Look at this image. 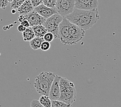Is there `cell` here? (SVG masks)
Segmentation results:
<instances>
[{
    "label": "cell",
    "mask_w": 121,
    "mask_h": 107,
    "mask_svg": "<svg viewBox=\"0 0 121 107\" xmlns=\"http://www.w3.org/2000/svg\"><path fill=\"white\" fill-rule=\"evenodd\" d=\"M18 21L20 22V24L26 27V28L29 27H31L29 21L27 20V19L26 18L24 15H20L19 16L18 19Z\"/></svg>",
    "instance_id": "ac0fdd59"
},
{
    "label": "cell",
    "mask_w": 121,
    "mask_h": 107,
    "mask_svg": "<svg viewBox=\"0 0 121 107\" xmlns=\"http://www.w3.org/2000/svg\"><path fill=\"white\" fill-rule=\"evenodd\" d=\"M85 31L80 28L76 25L70 22L69 34L66 42V45L76 44L83 39Z\"/></svg>",
    "instance_id": "8992f818"
},
{
    "label": "cell",
    "mask_w": 121,
    "mask_h": 107,
    "mask_svg": "<svg viewBox=\"0 0 121 107\" xmlns=\"http://www.w3.org/2000/svg\"><path fill=\"white\" fill-rule=\"evenodd\" d=\"M32 28L35 33L36 37L43 38L44 35L48 32L46 27L43 25H38L32 26Z\"/></svg>",
    "instance_id": "5bb4252c"
},
{
    "label": "cell",
    "mask_w": 121,
    "mask_h": 107,
    "mask_svg": "<svg viewBox=\"0 0 121 107\" xmlns=\"http://www.w3.org/2000/svg\"><path fill=\"white\" fill-rule=\"evenodd\" d=\"M43 38L45 41L51 42V41L53 40V39H54V35L52 34V33L50 32H47L45 35H44Z\"/></svg>",
    "instance_id": "44dd1931"
},
{
    "label": "cell",
    "mask_w": 121,
    "mask_h": 107,
    "mask_svg": "<svg viewBox=\"0 0 121 107\" xmlns=\"http://www.w3.org/2000/svg\"><path fill=\"white\" fill-rule=\"evenodd\" d=\"M34 7L33 6L31 0H26L17 9L19 15H26L33 12Z\"/></svg>",
    "instance_id": "7c38bea8"
},
{
    "label": "cell",
    "mask_w": 121,
    "mask_h": 107,
    "mask_svg": "<svg viewBox=\"0 0 121 107\" xmlns=\"http://www.w3.org/2000/svg\"><path fill=\"white\" fill-rule=\"evenodd\" d=\"M34 10L43 17L47 19L56 13H57L56 8H52L45 6L43 4L34 8Z\"/></svg>",
    "instance_id": "8fae6325"
},
{
    "label": "cell",
    "mask_w": 121,
    "mask_h": 107,
    "mask_svg": "<svg viewBox=\"0 0 121 107\" xmlns=\"http://www.w3.org/2000/svg\"><path fill=\"white\" fill-rule=\"evenodd\" d=\"M31 1L34 8L43 4V0H31Z\"/></svg>",
    "instance_id": "d4e9b609"
},
{
    "label": "cell",
    "mask_w": 121,
    "mask_h": 107,
    "mask_svg": "<svg viewBox=\"0 0 121 107\" xmlns=\"http://www.w3.org/2000/svg\"><path fill=\"white\" fill-rule=\"evenodd\" d=\"M26 0H13L10 3V7L12 9H17Z\"/></svg>",
    "instance_id": "d6986e66"
},
{
    "label": "cell",
    "mask_w": 121,
    "mask_h": 107,
    "mask_svg": "<svg viewBox=\"0 0 121 107\" xmlns=\"http://www.w3.org/2000/svg\"><path fill=\"white\" fill-rule=\"evenodd\" d=\"M11 12H12V13H13V14H15V13H16V9H12V11H11Z\"/></svg>",
    "instance_id": "4316f807"
},
{
    "label": "cell",
    "mask_w": 121,
    "mask_h": 107,
    "mask_svg": "<svg viewBox=\"0 0 121 107\" xmlns=\"http://www.w3.org/2000/svg\"><path fill=\"white\" fill-rule=\"evenodd\" d=\"M22 35L23 41L25 42H30L36 37L32 27L26 28V31L22 32Z\"/></svg>",
    "instance_id": "4fadbf2b"
},
{
    "label": "cell",
    "mask_w": 121,
    "mask_h": 107,
    "mask_svg": "<svg viewBox=\"0 0 121 107\" xmlns=\"http://www.w3.org/2000/svg\"><path fill=\"white\" fill-rule=\"evenodd\" d=\"M9 5V1L7 0H0V8L5 9Z\"/></svg>",
    "instance_id": "cb8c5ba5"
},
{
    "label": "cell",
    "mask_w": 121,
    "mask_h": 107,
    "mask_svg": "<svg viewBox=\"0 0 121 107\" xmlns=\"http://www.w3.org/2000/svg\"><path fill=\"white\" fill-rule=\"evenodd\" d=\"M98 0H75V8L91 10L97 9Z\"/></svg>",
    "instance_id": "ba28073f"
},
{
    "label": "cell",
    "mask_w": 121,
    "mask_h": 107,
    "mask_svg": "<svg viewBox=\"0 0 121 107\" xmlns=\"http://www.w3.org/2000/svg\"><path fill=\"white\" fill-rule=\"evenodd\" d=\"M17 29H18V31L19 32L22 33L26 31V27H25L24 26H23V25H22L20 24V25H19V26H18Z\"/></svg>",
    "instance_id": "484cf974"
},
{
    "label": "cell",
    "mask_w": 121,
    "mask_h": 107,
    "mask_svg": "<svg viewBox=\"0 0 121 107\" xmlns=\"http://www.w3.org/2000/svg\"><path fill=\"white\" fill-rule=\"evenodd\" d=\"M65 18L71 23L86 31L97 22L100 16L97 9L87 10L75 8L72 13L66 16Z\"/></svg>",
    "instance_id": "6da1fadb"
},
{
    "label": "cell",
    "mask_w": 121,
    "mask_h": 107,
    "mask_svg": "<svg viewBox=\"0 0 121 107\" xmlns=\"http://www.w3.org/2000/svg\"><path fill=\"white\" fill-rule=\"evenodd\" d=\"M64 18L59 13H56L47 19L45 22L43 24L48 32H51L54 35V39L57 38L59 39V26Z\"/></svg>",
    "instance_id": "277c9868"
},
{
    "label": "cell",
    "mask_w": 121,
    "mask_h": 107,
    "mask_svg": "<svg viewBox=\"0 0 121 107\" xmlns=\"http://www.w3.org/2000/svg\"><path fill=\"white\" fill-rule=\"evenodd\" d=\"M57 0H43V4L48 7L56 8Z\"/></svg>",
    "instance_id": "ffe728a7"
},
{
    "label": "cell",
    "mask_w": 121,
    "mask_h": 107,
    "mask_svg": "<svg viewBox=\"0 0 121 107\" xmlns=\"http://www.w3.org/2000/svg\"><path fill=\"white\" fill-rule=\"evenodd\" d=\"M38 100L43 107H52V100L48 95H41Z\"/></svg>",
    "instance_id": "2e32d148"
},
{
    "label": "cell",
    "mask_w": 121,
    "mask_h": 107,
    "mask_svg": "<svg viewBox=\"0 0 121 107\" xmlns=\"http://www.w3.org/2000/svg\"><path fill=\"white\" fill-rule=\"evenodd\" d=\"M60 95L59 100L72 105L76 99V90L73 82L61 77L60 80Z\"/></svg>",
    "instance_id": "3957f363"
},
{
    "label": "cell",
    "mask_w": 121,
    "mask_h": 107,
    "mask_svg": "<svg viewBox=\"0 0 121 107\" xmlns=\"http://www.w3.org/2000/svg\"><path fill=\"white\" fill-rule=\"evenodd\" d=\"M24 16L29 21L31 27L38 25H43L47 19L38 14L34 10L27 14L24 15Z\"/></svg>",
    "instance_id": "30bf717a"
},
{
    "label": "cell",
    "mask_w": 121,
    "mask_h": 107,
    "mask_svg": "<svg viewBox=\"0 0 121 107\" xmlns=\"http://www.w3.org/2000/svg\"><path fill=\"white\" fill-rule=\"evenodd\" d=\"M61 76L56 75L52 84L51 87L49 92V96L52 100H58L60 95V80Z\"/></svg>",
    "instance_id": "9c48e42d"
},
{
    "label": "cell",
    "mask_w": 121,
    "mask_h": 107,
    "mask_svg": "<svg viewBox=\"0 0 121 107\" xmlns=\"http://www.w3.org/2000/svg\"><path fill=\"white\" fill-rule=\"evenodd\" d=\"M45 41L43 38L35 37L33 39L30 41V46L33 50H37L40 48L41 45Z\"/></svg>",
    "instance_id": "9a60e30c"
},
{
    "label": "cell",
    "mask_w": 121,
    "mask_h": 107,
    "mask_svg": "<svg viewBox=\"0 0 121 107\" xmlns=\"http://www.w3.org/2000/svg\"><path fill=\"white\" fill-rule=\"evenodd\" d=\"M56 9L63 17L72 13L75 9V0H57Z\"/></svg>",
    "instance_id": "5b68a950"
},
{
    "label": "cell",
    "mask_w": 121,
    "mask_h": 107,
    "mask_svg": "<svg viewBox=\"0 0 121 107\" xmlns=\"http://www.w3.org/2000/svg\"><path fill=\"white\" fill-rule=\"evenodd\" d=\"M8 1H9V3H11V2H12L13 0H7Z\"/></svg>",
    "instance_id": "83f0119b"
},
{
    "label": "cell",
    "mask_w": 121,
    "mask_h": 107,
    "mask_svg": "<svg viewBox=\"0 0 121 107\" xmlns=\"http://www.w3.org/2000/svg\"><path fill=\"white\" fill-rule=\"evenodd\" d=\"M51 107H71V105L59 100H52Z\"/></svg>",
    "instance_id": "e0dca14e"
},
{
    "label": "cell",
    "mask_w": 121,
    "mask_h": 107,
    "mask_svg": "<svg viewBox=\"0 0 121 107\" xmlns=\"http://www.w3.org/2000/svg\"><path fill=\"white\" fill-rule=\"evenodd\" d=\"M30 107H43L42 104L40 103L39 100L34 99V100H33L31 102Z\"/></svg>",
    "instance_id": "603a6c76"
},
{
    "label": "cell",
    "mask_w": 121,
    "mask_h": 107,
    "mask_svg": "<svg viewBox=\"0 0 121 107\" xmlns=\"http://www.w3.org/2000/svg\"><path fill=\"white\" fill-rule=\"evenodd\" d=\"M56 74L52 72H43L36 77L34 87L41 95H49V92Z\"/></svg>",
    "instance_id": "7a4b0ae2"
},
{
    "label": "cell",
    "mask_w": 121,
    "mask_h": 107,
    "mask_svg": "<svg viewBox=\"0 0 121 107\" xmlns=\"http://www.w3.org/2000/svg\"><path fill=\"white\" fill-rule=\"evenodd\" d=\"M50 46H51L50 42L44 41L42 43V45H41L40 49L41 50L43 51H48L49 49H50Z\"/></svg>",
    "instance_id": "7402d4cb"
},
{
    "label": "cell",
    "mask_w": 121,
    "mask_h": 107,
    "mask_svg": "<svg viewBox=\"0 0 121 107\" xmlns=\"http://www.w3.org/2000/svg\"><path fill=\"white\" fill-rule=\"evenodd\" d=\"M70 23L69 20L64 17L59 26V39L65 45H66V42L69 37Z\"/></svg>",
    "instance_id": "52a82bcc"
}]
</instances>
